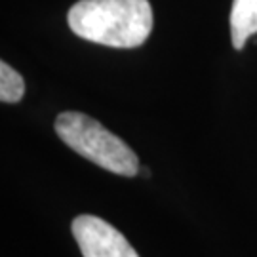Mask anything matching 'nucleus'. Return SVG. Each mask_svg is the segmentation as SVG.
<instances>
[{"label": "nucleus", "mask_w": 257, "mask_h": 257, "mask_svg": "<svg viewBox=\"0 0 257 257\" xmlns=\"http://www.w3.org/2000/svg\"><path fill=\"white\" fill-rule=\"evenodd\" d=\"M257 33V0H234L230 10V35L234 50H242Z\"/></svg>", "instance_id": "nucleus-4"}, {"label": "nucleus", "mask_w": 257, "mask_h": 257, "mask_svg": "<svg viewBox=\"0 0 257 257\" xmlns=\"http://www.w3.org/2000/svg\"><path fill=\"white\" fill-rule=\"evenodd\" d=\"M71 229L84 257H139L124 234L101 217L78 215Z\"/></svg>", "instance_id": "nucleus-3"}, {"label": "nucleus", "mask_w": 257, "mask_h": 257, "mask_svg": "<svg viewBox=\"0 0 257 257\" xmlns=\"http://www.w3.org/2000/svg\"><path fill=\"white\" fill-rule=\"evenodd\" d=\"M55 132L65 145L103 170L124 177L138 175L139 160L136 153L92 116L76 110L61 112L55 118Z\"/></svg>", "instance_id": "nucleus-2"}, {"label": "nucleus", "mask_w": 257, "mask_h": 257, "mask_svg": "<svg viewBox=\"0 0 257 257\" xmlns=\"http://www.w3.org/2000/svg\"><path fill=\"white\" fill-rule=\"evenodd\" d=\"M25 95V82L21 74L6 61L0 63V101L18 103Z\"/></svg>", "instance_id": "nucleus-5"}, {"label": "nucleus", "mask_w": 257, "mask_h": 257, "mask_svg": "<svg viewBox=\"0 0 257 257\" xmlns=\"http://www.w3.org/2000/svg\"><path fill=\"white\" fill-rule=\"evenodd\" d=\"M76 37L110 48H138L153 29L149 0H80L67 14Z\"/></svg>", "instance_id": "nucleus-1"}]
</instances>
